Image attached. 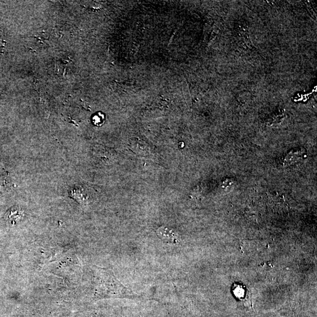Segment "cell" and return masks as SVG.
I'll list each match as a JSON object with an SVG mask.
<instances>
[{
    "instance_id": "cell-1",
    "label": "cell",
    "mask_w": 317,
    "mask_h": 317,
    "mask_svg": "<svg viewBox=\"0 0 317 317\" xmlns=\"http://www.w3.org/2000/svg\"><path fill=\"white\" fill-rule=\"evenodd\" d=\"M96 296L98 298H136L138 295L128 289L116 278L112 270L95 268Z\"/></svg>"
},
{
    "instance_id": "cell-2",
    "label": "cell",
    "mask_w": 317,
    "mask_h": 317,
    "mask_svg": "<svg viewBox=\"0 0 317 317\" xmlns=\"http://www.w3.org/2000/svg\"><path fill=\"white\" fill-rule=\"evenodd\" d=\"M157 236L163 241L168 243L175 244L178 242V236L172 229L168 227H162L156 231Z\"/></svg>"
},
{
    "instance_id": "cell-3",
    "label": "cell",
    "mask_w": 317,
    "mask_h": 317,
    "mask_svg": "<svg viewBox=\"0 0 317 317\" xmlns=\"http://www.w3.org/2000/svg\"><path fill=\"white\" fill-rule=\"evenodd\" d=\"M305 150L303 149H297L291 151L285 157V163L286 165H291L294 163L301 161L303 158Z\"/></svg>"
},
{
    "instance_id": "cell-4",
    "label": "cell",
    "mask_w": 317,
    "mask_h": 317,
    "mask_svg": "<svg viewBox=\"0 0 317 317\" xmlns=\"http://www.w3.org/2000/svg\"><path fill=\"white\" fill-rule=\"evenodd\" d=\"M22 217V211L18 207L11 208L6 214L7 219L12 224L19 221Z\"/></svg>"
},
{
    "instance_id": "cell-5",
    "label": "cell",
    "mask_w": 317,
    "mask_h": 317,
    "mask_svg": "<svg viewBox=\"0 0 317 317\" xmlns=\"http://www.w3.org/2000/svg\"><path fill=\"white\" fill-rule=\"evenodd\" d=\"M104 121V116L102 114L98 113L97 115L93 116V122L96 125L102 124Z\"/></svg>"
},
{
    "instance_id": "cell-6",
    "label": "cell",
    "mask_w": 317,
    "mask_h": 317,
    "mask_svg": "<svg viewBox=\"0 0 317 317\" xmlns=\"http://www.w3.org/2000/svg\"><path fill=\"white\" fill-rule=\"evenodd\" d=\"M10 184L11 182L10 181L9 178H8V176H0V186H1V187H3L7 188L10 187L8 186V185Z\"/></svg>"
},
{
    "instance_id": "cell-7",
    "label": "cell",
    "mask_w": 317,
    "mask_h": 317,
    "mask_svg": "<svg viewBox=\"0 0 317 317\" xmlns=\"http://www.w3.org/2000/svg\"><path fill=\"white\" fill-rule=\"evenodd\" d=\"M242 38H243L245 44H246L248 48H250L251 50H253L254 48H255V47H253L252 42L251 41L249 36H248L247 33H244L243 34V36H242Z\"/></svg>"
},
{
    "instance_id": "cell-8",
    "label": "cell",
    "mask_w": 317,
    "mask_h": 317,
    "mask_svg": "<svg viewBox=\"0 0 317 317\" xmlns=\"http://www.w3.org/2000/svg\"><path fill=\"white\" fill-rule=\"evenodd\" d=\"M305 4H307V8L308 11H310V13L311 14V15L312 16L314 17H316V14L315 12H314V11L313 10L312 7H311V4H310V2H308V1L305 2Z\"/></svg>"
}]
</instances>
